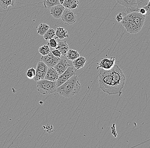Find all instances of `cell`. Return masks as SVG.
Masks as SVG:
<instances>
[{
	"instance_id": "cell-28",
	"label": "cell",
	"mask_w": 150,
	"mask_h": 148,
	"mask_svg": "<svg viewBox=\"0 0 150 148\" xmlns=\"http://www.w3.org/2000/svg\"><path fill=\"white\" fill-rule=\"evenodd\" d=\"M126 15V14L124 12H121V13H120L118 14L116 17V19L117 20V22L120 23L122 21V20L124 17Z\"/></svg>"
},
{
	"instance_id": "cell-16",
	"label": "cell",
	"mask_w": 150,
	"mask_h": 148,
	"mask_svg": "<svg viewBox=\"0 0 150 148\" xmlns=\"http://www.w3.org/2000/svg\"><path fill=\"white\" fill-rule=\"evenodd\" d=\"M55 35L57 38L63 39L69 37L67 30L64 28L59 27L55 31Z\"/></svg>"
},
{
	"instance_id": "cell-2",
	"label": "cell",
	"mask_w": 150,
	"mask_h": 148,
	"mask_svg": "<svg viewBox=\"0 0 150 148\" xmlns=\"http://www.w3.org/2000/svg\"><path fill=\"white\" fill-rule=\"evenodd\" d=\"M145 16L139 12H132L125 15L120 23L127 32L137 33L140 31L144 25Z\"/></svg>"
},
{
	"instance_id": "cell-27",
	"label": "cell",
	"mask_w": 150,
	"mask_h": 148,
	"mask_svg": "<svg viewBox=\"0 0 150 148\" xmlns=\"http://www.w3.org/2000/svg\"><path fill=\"white\" fill-rule=\"evenodd\" d=\"M139 8H129V7H126L124 13H125L126 14L129 13H132V12H139Z\"/></svg>"
},
{
	"instance_id": "cell-31",
	"label": "cell",
	"mask_w": 150,
	"mask_h": 148,
	"mask_svg": "<svg viewBox=\"0 0 150 148\" xmlns=\"http://www.w3.org/2000/svg\"><path fill=\"white\" fill-rule=\"evenodd\" d=\"M139 13H140L142 15H145V16L147 15V12H146V10H145V8H143V7L139 8Z\"/></svg>"
},
{
	"instance_id": "cell-25",
	"label": "cell",
	"mask_w": 150,
	"mask_h": 148,
	"mask_svg": "<svg viewBox=\"0 0 150 148\" xmlns=\"http://www.w3.org/2000/svg\"><path fill=\"white\" fill-rule=\"evenodd\" d=\"M56 38H52L51 39L49 40V42L47 43V45H48L50 47L52 48H55L57 47V45H58V42H57V40H56Z\"/></svg>"
},
{
	"instance_id": "cell-18",
	"label": "cell",
	"mask_w": 150,
	"mask_h": 148,
	"mask_svg": "<svg viewBox=\"0 0 150 148\" xmlns=\"http://www.w3.org/2000/svg\"><path fill=\"white\" fill-rule=\"evenodd\" d=\"M16 0H0V7L3 9H6L8 6H14Z\"/></svg>"
},
{
	"instance_id": "cell-20",
	"label": "cell",
	"mask_w": 150,
	"mask_h": 148,
	"mask_svg": "<svg viewBox=\"0 0 150 148\" xmlns=\"http://www.w3.org/2000/svg\"><path fill=\"white\" fill-rule=\"evenodd\" d=\"M50 28L49 26L47 24L41 23L37 28V33L39 35L43 36L47 30Z\"/></svg>"
},
{
	"instance_id": "cell-5",
	"label": "cell",
	"mask_w": 150,
	"mask_h": 148,
	"mask_svg": "<svg viewBox=\"0 0 150 148\" xmlns=\"http://www.w3.org/2000/svg\"><path fill=\"white\" fill-rule=\"evenodd\" d=\"M61 18L64 24L70 25L76 22L77 19L76 15L71 10L65 8Z\"/></svg>"
},
{
	"instance_id": "cell-10",
	"label": "cell",
	"mask_w": 150,
	"mask_h": 148,
	"mask_svg": "<svg viewBox=\"0 0 150 148\" xmlns=\"http://www.w3.org/2000/svg\"><path fill=\"white\" fill-rule=\"evenodd\" d=\"M50 14L54 18L59 19L61 18L65 7L62 4H57L50 8Z\"/></svg>"
},
{
	"instance_id": "cell-24",
	"label": "cell",
	"mask_w": 150,
	"mask_h": 148,
	"mask_svg": "<svg viewBox=\"0 0 150 148\" xmlns=\"http://www.w3.org/2000/svg\"><path fill=\"white\" fill-rule=\"evenodd\" d=\"M35 69L34 67H31L28 69L27 72V76L29 79H33L35 75Z\"/></svg>"
},
{
	"instance_id": "cell-11",
	"label": "cell",
	"mask_w": 150,
	"mask_h": 148,
	"mask_svg": "<svg viewBox=\"0 0 150 148\" xmlns=\"http://www.w3.org/2000/svg\"><path fill=\"white\" fill-rule=\"evenodd\" d=\"M69 66H70V65L66 60L62 58H60L59 62L57 63L53 67L56 69L60 75L65 72Z\"/></svg>"
},
{
	"instance_id": "cell-3",
	"label": "cell",
	"mask_w": 150,
	"mask_h": 148,
	"mask_svg": "<svg viewBox=\"0 0 150 148\" xmlns=\"http://www.w3.org/2000/svg\"><path fill=\"white\" fill-rule=\"evenodd\" d=\"M81 84L78 76L74 75L63 84L58 87L56 92L65 97H70L79 92Z\"/></svg>"
},
{
	"instance_id": "cell-12",
	"label": "cell",
	"mask_w": 150,
	"mask_h": 148,
	"mask_svg": "<svg viewBox=\"0 0 150 148\" xmlns=\"http://www.w3.org/2000/svg\"><path fill=\"white\" fill-rule=\"evenodd\" d=\"M59 74L53 67H48L44 79L51 81H56L59 78Z\"/></svg>"
},
{
	"instance_id": "cell-26",
	"label": "cell",
	"mask_w": 150,
	"mask_h": 148,
	"mask_svg": "<svg viewBox=\"0 0 150 148\" xmlns=\"http://www.w3.org/2000/svg\"><path fill=\"white\" fill-rule=\"evenodd\" d=\"M150 0H137L138 8H140L148 4Z\"/></svg>"
},
{
	"instance_id": "cell-19",
	"label": "cell",
	"mask_w": 150,
	"mask_h": 148,
	"mask_svg": "<svg viewBox=\"0 0 150 148\" xmlns=\"http://www.w3.org/2000/svg\"><path fill=\"white\" fill-rule=\"evenodd\" d=\"M67 57L70 60L73 61L79 57L78 51L73 49H69L66 54Z\"/></svg>"
},
{
	"instance_id": "cell-17",
	"label": "cell",
	"mask_w": 150,
	"mask_h": 148,
	"mask_svg": "<svg viewBox=\"0 0 150 148\" xmlns=\"http://www.w3.org/2000/svg\"><path fill=\"white\" fill-rule=\"evenodd\" d=\"M86 62V59L84 57L79 56V57L73 61V64L76 69L79 70L84 67Z\"/></svg>"
},
{
	"instance_id": "cell-4",
	"label": "cell",
	"mask_w": 150,
	"mask_h": 148,
	"mask_svg": "<svg viewBox=\"0 0 150 148\" xmlns=\"http://www.w3.org/2000/svg\"><path fill=\"white\" fill-rule=\"evenodd\" d=\"M38 91L42 94L47 95L56 92L57 86L56 81H51L45 79L37 81Z\"/></svg>"
},
{
	"instance_id": "cell-7",
	"label": "cell",
	"mask_w": 150,
	"mask_h": 148,
	"mask_svg": "<svg viewBox=\"0 0 150 148\" xmlns=\"http://www.w3.org/2000/svg\"><path fill=\"white\" fill-rule=\"evenodd\" d=\"M75 74H76V71H75L73 67L69 66L65 72L59 76V78L56 81L57 88L63 84L65 81L68 80L71 77Z\"/></svg>"
},
{
	"instance_id": "cell-30",
	"label": "cell",
	"mask_w": 150,
	"mask_h": 148,
	"mask_svg": "<svg viewBox=\"0 0 150 148\" xmlns=\"http://www.w3.org/2000/svg\"><path fill=\"white\" fill-rule=\"evenodd\" d=\"M150 1L149 2L147 5L143 6V8H145L146 12H147V16H149L150 14Z\"/></svg>"
},
{
	"instance_id": "cell-13",
	"label": "cell",
	"mask_w": 150,
	"mask_h": 148,
	"mask_svg": "<svg viewBox=\"0 0 150 148\" xmlns=\"http://www.w3.org/2000/svg\"><path fill=\"white\" fill-rule=\"evenodd\" d=\"M118 3L126 7L138 8L137 0H116Z\"/></svg>"
},
{
	"instance_id": "cell-14",
	"label": "cell",
	"mask_w": 150,
	"mask_h": 148,
	"mask_svg": "<svg viewBox=\"0 0 150 148\" xmlns=\"http://www.w3.org/2000/svg\"><path fill=\"white\" fill-rule=\"evenodd\" d=\"M56 49L59 50L62 55L66 56L69 50V47L68 44L66 41H62L58 43V45Z\"/></svg>"
},
{
	"instance_id": "cell-23",
	"label": "cell",
	"mask_w": 150,
	"mask_h": 148,
	"mask_svg": "<svg viewBox=\"0 0 150 148\" xmlns=\"http://www.w3.org/2000/svg\"><path fill=\"white\" fill-rule=\"evenodd\" d=\"M38 51H39V53L41 54L42 56L47 55L50 52L49 46L47 45L42 46L39 48Z\"/></svg>"
},
{
	"instance_id": "cell-32",
	"label": "cell",
	"mask_w": 150,
	"mask_h": 148,
	"mask_svg": "<svg viewBox=\"0 0 150 148\" xmlns=\"http://www.w3.org/2000/svg\"><path fill=\"white\" fill-rule=\"evenodd\" d=\"M64 1V0H59V2L60 4H62L63 3Z\"/></svg>"
},
{
	"instance_id": "cell-9",
	"label": "cell",
	"mask_w": 150,
	"mask_h": 148,
	"mask_svg": "<svg viewBox=\"0 0 150 148\" xmlns=\"http://www.w3.org/2000/svg\"><path fill=\"white\" fill-rule=\"evenodd\" d=\"M60 58L55 57L51 52L49 53L47 55L42 56L41 60L48 66V67H53L59 62Z\"/></svg>"
},
{
	"instance_id": "cell-29",
	"label": "cell",
	"mask_w": 150,
	"mask_h": 148,
	"mask_svg": "<svg viewBox=\"0 0 150 148\" xmlns=\"http://www.w3.org/2000/svg\"><path fill=\"white\" fill-rule=\"evenodd\" d=\"M51 53L54 55L55 57H57L60 58L62 54H61V52H60L59 50L57 49L51 51Z\"/></svg>"
},
{
	"instance_id": "cell-21",
	"label": "cell",
	"mask_w": 150,
	"mask_h": 148,
	"mask_svg": "<svg viewBox=\"0 0 150 148\" xmlns=\"http://www.w3.org/2000/svg\"><path fill=\"white\" fill-rule=\"evenodd\" d=\"M44 7L47 9H50L54 6L60 4L59 0H43Z\"/></svg>"
},
{
	"instance_id": "cell-15",
	"label": "cell",
	"mask_w": 150,
	"mask_h": 148,
	"mask_svg": "<svg viewBox=\"0 0 150 148\" xmlns=\"http://www.w3.org/2000/svg\"><path fill=\"white\" fill-rule=\"evenodd\" d=\"M79 3V0H64L62 5L65 8L73 10L78 7Z\"/></svg>"
},
{
	"instance_id": "cell-1",
	"label": "cell",
	"mask_w": 150,
	"mask_h": 148,
	"mask_svg": "<svg viewBox=\"0 0 150 148\" xmlns=\"http://www.w3.org/2000/svg\"><path fill=\"white\" fill-rule=\"evenodd\" d=\"M98 77L99 88L104 92L110 95L121 93L125 77L117 65L115 64L110 70L101 69L98 72Z\"/></svg>"
},
{
	"instance_id": "cell-8",
	"label": "cell",
	"mask_w": 150,
	"mask_h": 148,
	"mask_svg": "<svg viewBox=\"0 0 150 148\" xmlns=\"http://www.w3.org/2000/svg\"><path fill=\"white\" fill-rule=\"evenodd\" d=\"M115 62L116 59L114 57L103 58L99 63H97L98 65L97 69L101 68L104 70H110L115 65Z\"/></svg>"
},
{
	"instance_id": "cell-22",
	"label": "cell",
	"mask_w": 150,
	"mask_h": 148,
	"mask_svg": "<svg viewBox=\"0 0 150 148\" xmlns=\"http://www.w3.org/2000/svg\"><path fill=\"white\" fill-rule=\"evenodd\" d=\"M55 35V30L54 29L50 28L47 30L45 33L43 35L44 39L46 41H48L52 38H53Z\"/></svg>"
},
{
	"instance_id": "cell-6",
	"label": "cell",
	"mask_w": 150,
	"mask_h": 148,
	"mask_svg": "<svg viewBox=\"0 0 150 148\" xmlns=\"http://www.w3.org/2000/svg\"><path fill=\"white\" fill-rule=\"evenodd\" d=\"M47 68L48 66L43 62L40 61L38 63L35 75L33 78L34 80L37 81L44 79Z\"/></svg>"
}]
</instances>
